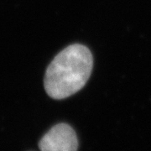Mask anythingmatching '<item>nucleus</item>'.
<instances>
[{
    "mask_svg": "<svg viewBox=\"0 0 151 151\" xmlns=\"http://www.w3.org/2000/svg\"><path fill=\"white\" fill-rule=\"evenodd\" d=\"M93 67L90 50L81 44H73L56 55L48 65L44 86L55 100L69 97L86 85Z\"/></svg>",
    "mask_w": 151,
    "mask_h": 151,
    "instance_id": "f257e3e1",
    "label": "nucleus"
},
{
    "mask_svg": "<svg viewBox=\"0 0 151 151\" xmlns=\"http://www.w3.org/2000/svg\"><path fill=\"white\" fill-rule=\"evenodd\" d=\"M39 148L41 151H77L78 139L69 124H58L42 137Z\"/></svg>",
    "mask_w": 151,
    "mask_h": 151,
    "instance_id": "f03ea898",
    "label": "nucleus"
}]
</instances>
